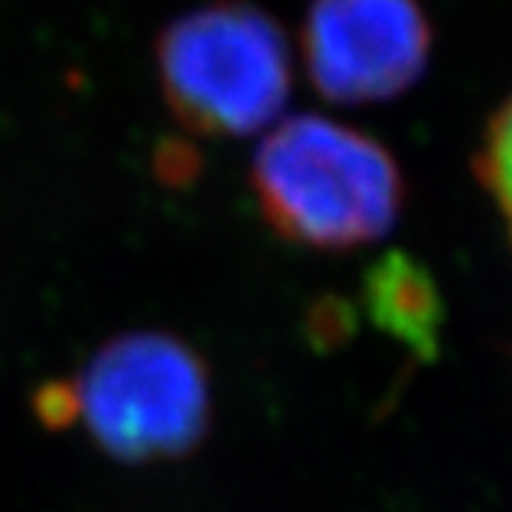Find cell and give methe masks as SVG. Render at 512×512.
Returning a JSON list of instances; mask_svg holds the SVG:
<instances>
[{"instance_id": "cell-8", "label": "cell", "mask_w": 512, "mask_h": 512, "mask_svg": "<svg viewBox=\"0 0 512 512\" xmlns=\"http://www.w3.org/2000/svg\"><path fill=\"white\" fill-rule=\"evenodd\" d=\"M353 330V313L345 302L322 299L308 316V336L316 348H336Z\"/></svg>"}, {"instance_id": "cell-1", "label": "cell", "mask_w": 512, "mask_h": 512, "mask_svg": "<svg viewBox=\"0 0 512 512\" xmlns=\"http://www.w3.org/2000/svg\"><path fill=\"white\" fill-rule=\"evenodd\" d=\"M251 183L276 234L313 251H353L390 234L407 191L379 140L316 114L265 137Z\"/></svg>"}, {"instance_id": "cell-9", "label": "cell", "mask_w": 512, "mask_h": 512, "mask_svg": "<svg viewBox=\"0 0 512 512\" xmlns=\"http://www.w3.org/2000/svg\"><path fill=\"white\" fill-rule=\"evenodd\" d=\"M197 157H194V151H188L185 146H168L160 151V177H163L165 183H174V185H183L188 183L194 174H197Z\"/></svg>"}, {"instance_id": "cell-5", "label": "cell", "mask_w": 512, "mask_h": 512, "mask_svg": "<svg viewBox=\"0 0 512 512\" xmlns=\"http://www.w3.org/2000/svg\"><path fill=\"white\" fill-rule=\"evenodd\" d=\"M367 319L421 362L441 353L447 305L433 271L416 256L390 251L367 268L362 282Z\"/></svg>"}, {"instance_id": "cell-3", "label": "cell", "mask_w": 512, "mask_h": 512, "mask_svg": "<svg viewBox=\"0 0 512 512\" xmlns=\"http://www.w3.org/2000/svg\"><path fill=\"white\" fill-rule=\"evenodd\" d=\"M160 74L183 126L200 134H251L285 106L291 55L282 29L265 12L217 3L165 32Z\"/></svg>"}, {"instance_id": "cell-4", "label": "cell", "mask_w": 512, "mask_h": 512, "mask_svg": "<svg viewBox=\"0 0 512 512\" xmlns=\"http://www.w3.org/2000/svg\"><path fill=\"white\" fill-rule=\"evenodd\" d=\"M433 32L419 0H313L305 20V63L333 103H382L419 80Z\"/></svg>"}, {"instance_id": "cell-7", "label": "cell", "mask_w": 512, "mask_h": 512, "mask_svg": "<svg viewBox=\"0 0 512 512\" xmlns=\"http://www.w3.org/2000/svg\"><path fill=\"white\" fill-rule=\"evenodd\" d=\"M32 410L37 421L46 430H63L80 419V393L77 382L69 379H55V382H43L32 396Z\"/></svg>"}, {"instance_id": "cell-2", "label": "cell", "mask_w": 512, "mask_h": 512, "mask_svg": "<svg viewBox=\"0 0 512 512\" xmlns=\"http://www.w3.org/2000/svg\"><path fill=\"white\" fill-rule=\"evenodd\" d=\"M77 393L92 439L123 464L183 458L208 436V367L171 333L111 339L89 362Z\"/></svg>"}, {"instance_id": "cell-6", "label": "cell", "mask_w": 512, "mask_h": 512, "mask_svg": "<svg viewBox=\"0 0 512 512\" xmlns=\"http://www.w3.org/2000/svg\"><path fill=\"white\" fill-rule=\"evenodd\" d=\"M476 180L495 202L512 245V94L493 111L476 151Z\"/></svg>"}]
</instances>
